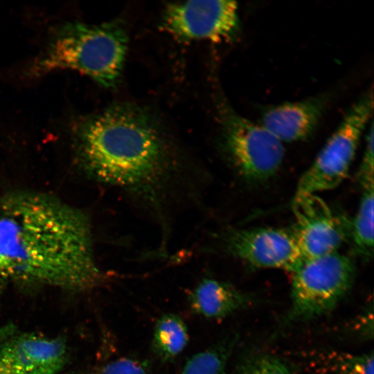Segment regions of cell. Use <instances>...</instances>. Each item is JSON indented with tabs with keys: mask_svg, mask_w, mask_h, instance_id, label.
<instances>
[{
	"mask_svg": "<svg viewBox=\"0 0 374 374\" xmlns=\"http://www.w3.org/2000/svg\"><path fill=\"white\" fill-rule=\"evenodd\" d=\"M0 278L83 291L103 280L89 222L80 213L36 198L0 209Z\"/></svg>",
	"mask_w": 374,
	"mask_h": 374,
	"instance_id": "6da1fadb",
	"label": "cell"
},
{
	"mask_svg": "<svg viewBox=\"0 0 374 374\" xmlns=\"http://www.w3.org/2000/svg\"><path fill=\"white\" fill-rule=\"evenodd\" d=\"M374 186L364 188L357 212L350 223L355 250L365 259L373 254Z\"/></svg>",
	"mask_w": 374,
	"mask_h": 374,
	"instance_id": "5bb4252c",
	"label": "cell"
},
{
	"mask_svg": "<svg viewBox=\"0 0 374 374\" xmlns=\"http://www.w3.org/2000/svg\"><path fill=\"white\" fill-rule=\"evenodd\" d=\"M225 245L235 257L256 268L292 272L304 260L292 231L271 227L235 229Z\"/></svg>",
	"mask_w": 374,
	"mask_h": 374,
	"instance_id": "30bf717a",
	"label": "cell"
},
{
	"mask_svg": "<svg viewBox=\"0 0 374 374\" xmlns=\"http://www.w3.org/2000/svg\"><path fill=\"white\" fill-rule=\"evenodd\" d=\"M78 156L98 181L152 202L171 175L172 157L152 114L132 103L114 104L73 127Z\"/></svg>",
	"mask_w": 374,
	"mask_h": 374,
	"instance_id": "7a4b0ae2",
	"label": "cell"
},
{
	"mask_svg": "<svg viewBox=\"0 0 374 374\" xmlns=\"http://www.w3.org/2000/svg\"><path fill=\"white\" fill-rule=\"evenodd\" d=\"M231 343L224 340L191 355L179 374H226Z\"/></svg>",
	"mask_w": 374,
	"mask_h": 374,
	"instance_id": "9a60e30c",
	"label": "cell"
},
{
	"mask_svg": "<svg viewBox=\"0 0 374 374\" xmlns=\"http://www.w3.org/2000/svg\"><path fill=\"white\" fill-rule=\"evenodd\" d=\"M67 357L61 338L10 328L0 332V374H57Z\"/></svg>",
	"mask_w": 374,
	"mask_h": 374,
	"instance_id": "9c48e42d",
	"label": "cell"
},
{
	"mask_svg": "<svg viewBox=\"0 0 374 374\" xmlns=\"http://www.w3.org/2000/svg\"><path fill=\"white\" fill-rule=\"evenodd\" d=\"M369 127L366 138L365 150L357 175L359 182L363 189L374 186V132L373 121H371Z\"/></svg>",
	"mask_w": 374,
	"mask_h": 374,
	"instance_id": "d6986e66",
	"label": "cell"
},
{
	"mask_svg": "<svg viewBox=\"0 0 374 374\" xmlns=\"http://www.w3.org/2000/svg\"><path fill=\"white\" fill-rule=\"evenodd\" d=\"M146 360L134 357H121L98 364L80 374H149Z\"/></svg>",
	"mask_w": 374,
	"mask_h": 374,
	"instance_id": "ac0fdd59",
	"label": "cell"
},
{
	"mask_svg": "<svg viewBox=\"0 0 374 374\" xmlns=\"http://www.w3.org/2000/svg\"><path fill=\"white\" fill-rule=\"evenodd\" d=\"M330 100L325 93L270 106L263 110L260 125L283 143L305 140L318 127Z\"/></svg>",
	"mask_w": 374,
	"mask_h": 374,
	"instance_id": "8fae6325",
	"label": "cell"
},
{
	"mask_svg": "<svg viewBox=\"0 0 374 374\" xmlns=\"http://www.w3.org/2000/svg\"><path fill=\"white\" fill-rule=\"evenodd\" d=\"M291 230L304 260L338 251L350 233V223L335 213L317 194H296Z\"/></svg>",
	"mask_w": 374,
	"mask_h": 374,
	"instance_id": "ba28073f",
	"label": "cell"
},
{
	"mask_svg": "<svg viewBox=\"0 0 374 374\" xmlns=\"http://www.w3.org/2000/svg\"><path fill=\"white\" fill-rule=\"evenodd\" d=\"M230 374H293L290 366L276 355L254 353L240 361Z\"/></svg>",
	"mask_w": 374,
	"mask_h": 374,
	"instance_id": "2e32d148",
	"label": "cell"
},
{
	"mask_svg": "<svg viewBox=\"0 0 374 374\" xmlns=\"http://www.w3.org/2000/svg\"><path fill=\"white\" fill-rule=\"evenodd\" d=\"M220 117L223 149L238 175L253 184L274 177L283 161V143L225 103L221 105Z\"/></svg>",
	"mask_w": 374,
	"mask_h": 374,
	"instance_id": "8992f818",
	"label": "cell"
},
{
	"mask_svg": "<svg viewBox=\"0 0 374 374\" xmlns=\"http://www.w3.org/2000/svg\"><path fill=\"white\" fill-rule=\"evenodd\" d=\"M373 112V89L362 95L350 107L326 141L312 164L302 175L296 194L329 190L347 177L362 133Z\"/></svg>",
	"mask_w": 374,
	"mask_h": 374,
	"instance_id": "5b68a950",
	"label": "cell"
},
{
	"mask_svg": "<svg viewBox=\"0 0 374 374\" xmlns=\"http://www.w3.org/2000/svg\"><path fill=\"white\" fill-rule=\"evenodd\" d=\"M128 44L119 20L99 24L69 22L59 26L33 66L35 74L55 69H73L106 88H114L121 77Z\"/></svg>",
	"mask_w": 374,
	"mask_h": 374,
	"instance_id": "3957f363",
	"label": "cell"
},
{
	"mask_svg": "<svg viewBox=\"0 0 374 374\" xmlns=\"http://www.w3.org/2000/svg\"><path fill=\"white\" fill-rule=\"evenodd\" d=\"M290 308L285 322L312 320L332 311L354 281L353 261L339 251L303 260L292 272Z\"/></svg>",
	"mask_w": 374,
	"mask_h": 374,
	"instance_id": "277c9868",
	"label": "cell"
},
{
	"mask_svg": "<svg viewBox=\"0 0 374 374\" xmlns=\"http://www.w3.org/2000/svg\"><path fill=\"white\" fill-rule=\"evenodd\" d=\"M161 28L182 42H229L240 32L238 6L234 1H188L168 4Z\"/></svg>",
	"mask_w": 374,
	"mask_h": 374,
	"instance_id": "52a82bcc",
	"label": "cell"
},
{
	"mask_svg": "<svg viewBox=\"0 0 374 374\" xmlns=\"http://www.w3.org/2000/svg\"><path fill=\"white\" fill-rule=\"evenodd\" d=\"M188 339V330L184 319L175 313H164L154 326L151 348L159 360L169 362L183 352Z\"/></svg>",
	"mask_w": 374,
	"mask_h": 374,
	"instance_id": "4fadbf2b",
	"label": "cell"
},
{
	"mask_svg": "<svg viewBox=\"0 0 374 374\" xmlns=\"http://www.w3.org/2000/svg\"><path fill=\"white\" fill-rule=\"evenodd\" d=\"M190 311L209 320H221L253 303L249 294L225 281L202 278L188 297Z\"/></svg>",
	"mask_w": 374,
	"mask_h": 374,
	"instance_id": "7c38bea8",
	"label": "cell"
},
{
	"mask_svg": "<svg viewBox=\"0 0 374 374\" xmlns=\"http://www.w3.org/2000/svg\"><path fill=\"white\" fill-rule=\"evenodd\" d=\"M328 367L332 374H373V355L371 353L327 354Z\"/></svg>",
	"mask_w": 374,
	"mask_h": 374,
	"instance_id": "e0dca14e",
	"label": "cell"
}]
</instances>
